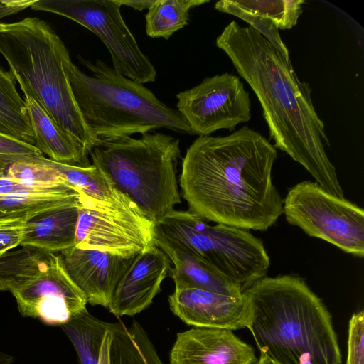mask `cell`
<instances>
[{
	"label": "cell",
	"mask_w": 364,
	"mask_h": 364,
	"mask_svg": "<svg viewBox=\"0 0 364 364\" xmlns=\"http://www.w3.org/2000/svg\"><path fill=\"white\" fill-rule=\"evenodd\" d=\"M27 216H16V215H9V216H0V227L9 224L15 223L20 222L26 219Z\"/></svg>",
	"instance_id": "cell-34"
},
{
	"label": "cell",
	"mask_w": 364,
	"mask_h": 364,
	"mask_svg": "<svg viewBox=\"0 0 364 364\" xmlns=\"http://www.w3.org/2000/svg\"><path fill=\"white\" fill-rule=\"evenodd\" d=\"M235 6L270 19L278 29H291L302 14L304 0H230Z\"/></svg>",
	"instance_id": "cell-26"
},
{
	"label": "cell",
	"mask_w": 364,
	"mask_h": 364,
	"mask_svg": "<svg viewBox=\"0 0 364 364\" xmlns=\"http://www.w3.org/2000/svg\"><path fill=\"white\" fill-rule=\"evenodd\" d=\"M256 364H276L263 355H260Z\"/></svg>",
	"instance_id": "cell-36"
},
{
	"label": "cell",
	"mask_w": 364,
	"mask_h": 364,
	"mask_svg": "<svg viewBox=\"0 0 364 364\" xmlns=\"http://www.w3.org/2000/svg\"><path fill=\"white\" fill-rule=\"evenodd\" d=\"M79 206L78 199L26 218L21 246L51 253L75 246Z\"/></svg>",
	"instance_id": "cell-17"
},
{
	"label": "cell",
	"mask_w": 364,
	"mask_h": 364,
	"mask_svg": "<svg viewBox=\"0 0 364 364\" xmlns=\"http://www.w3.org/2000/svg\"><path fill=\"white\" fill-rule=\"evenodd\" d=\"M122 6L121 0H40L31 8L54 13L82 25L105 45L117 72L141 84L154 82L155 67L126 25Z\"/></svg>",
	"instance_id": "cell-9"
},
{
	"label": "cell",
	"mask_w": 364,
	"mask_h": 364,
	"mask_svg": "<svg viewBox=\"0 0 364 364\" xmlns=\"http://www.w3.org/2000/svg\"><path fill=\"white\" fill-rule=\"evenodd\" d=\"M155 243L205 261L242 291L266 277L270 260L262 241L247 230L211 225L188 210H173L155 225Z\"/></svg>",
	"instance_id": "cell-7"
},
{
	"label": "cell",
	"mask_w": 364,
	"mask_h": 364,
	"mask_svg": "<svg viewBox=\"0 0 364 364\" xmlns=\"http://www.w3.org/2000/svg\"><path fill=\"white\" fill-rule=\"evenodd\" d=\"M7 154L43 156L35 146L0 133V155Z\"/></svg>",
	"instance_id": "cell-30"
},
{
	"label": "cell",
	"mask_w": 364,
	"mask_h": 364,
	"mask_svg": "<svg viewBox=\"0 0 364 364\" xmlns=\"http://www.w3.org/2000/svg\"><path fill=\"white\" fill-rule=\"evenodd\" d=\"M14 360L13 356L0 351V364H11Z\"/></svg>",
	"instance_id": "cell-35"
},
{
	"label": "cell",
	"mask_w": 364,
	"mask_h": 364,
	"mask_svg": "<svg viewBox=\"0 0 364 364\" xmlns=\"http://www.w3.org/2000/svg\"><path fill=\"white\" fill-rule=\"evenodd\" d=\"M79 200L75 247L128 256L155 245V223L130 199L109 203L80 196Z\"/></svg>",
	"instance_id": "cell-11"
},
{
	"label": "cell",
	"mask_w": 364,
	"mask_h": 364,
	"mask_svg": "<svg viewBox=\"0 0 364 364\" xmlns=\"http://www.w3.org/2000/svg\"><path fill=\"white\" fill-rule=\"evenodd\" d=\"M346 364H364V312L354 313L349 321Z\"/></svg>",
	"instance_id": "cell-28"
},
{
	"label": "cell",
	"mask_w": 364,
	"mask_h": 364,
	"mask_svg": "<svg viewBox=\"0 0 364 364\" xmlns=\"http://www.w3.org/2000/svg\"><path fill=\"white\" fill-rule=\"evenodd\" d=\"M14 296L24 317L49 326H62L85 309L82 291L70 278L59 255L41 252L34 262L0 285Z\"/></svg>",
	"instance_id": "cell-10"
},
{
	"label": "cell",
	"mask_w": 364,
	"mask_h": 364,
	"mask_svg": "<svg viewBox=\"0 0 364 364\" xmlns=\"http://www.w3.org/2000/svg\"><path fill=\"white\" fill-rule=\"evenodd\" d=\"M111 328V327H110ZM110 328L107 332L100 349L98 364H109Z\"/></svg>",
	"instance_id": "cell-32"
},
{
	"label": "cell",
	"mask_w": 364,
	"mask_h": 364,
	"mask_svg": "<svg viewBox=\"0 0 364 364\" xmlns=\"http://www.w3.org/2000/svg\"><path fill=\"white\" fill-rule=\"evenodd\" d=\"M122 4L132 7L135 10L141 11L145 9H148L155 2L156 0H144V1H130V0H121Z\"/></svg>",
	"instance_id": "cell-33"
},
{
	"label": "cell",
	"mask_w": 364,
	"mask_h": 364,
	"mask_svg": "<svg viewBox=\"0 0 364 364\" xmlns=\"http://www.w3.org/2000/svg\"><path fill=\"white\" fill-rule=\"evenodd\" d=\"M67 50L41 19L28 17L0 23V53L24 96L35 100L58 126L81 141L90 154L99 139L85 124L64 70Z\"/></svg>",
	"instance_id": "cell-5"
},
{
	"label": "cell",
	"mask_w": 364,
	"mask_h": 364,
	"mask_svg": "<svg viewBox=\"0 0 364 364\" xmlns=\"http://www.w3.org/2000/svg\"><path fill=\"white\" fill-rule=\"evenodd\" d=\"M24 103L34 134V145L42 154L65 164L91 165L89 151L81 141L58 126L32 98L25 97Z\"/></svg>",
	"instance_id": "cell-18"
},
{
	"label": "cell",
	"mask_w": 364,
	"mask_h": 364,
	"mask_svg": "<svg viewBox=\"0 0 364 364\" xmlns=\"http://www.w3.org/2000/svg\"><path fill=\"white\" fill-rule=\"evenodd\" d=\"M51 164L83 198L109 203L129 199L120 193L108 177L92 164L88 166H77L51 160Z\"/></svg>",
	"instance_id": "cell-24"
},
{
	"label": "cell",
	"mask_w": 364,
	"mask_h": 364,
	"mask_svg": "<svg viewBox=\"0 0 364 364\" xmlns=\"http://www.w3.org/2000/svg\"><path fill=\"white\" fill-rule=\"evenodd\" d=\"M176 98L178 111L199 136L220 129L235 131L251 118L249 93L240 77L228 73L205 77Z\"/></svg>",
	"instance_id": "cell-12"
},
{
	"label": "cell",
	"mask_w": 364,
	"mask_h": 364,
	"mask_svg": "<svg viewBox=\"0 0 364 364\" xmlns=\"http://www.w3.org/2000/svg\"><path fill=\"white\" fill-rule=\"evenodd\" d=\"M168 304L176 316L193 327L235 331L248 324L243 293L232 296L197 288H180L168 296Z\"/></svg>",
	"instance_id": "cell-14"
},
{
	"label": "cell",
	"mask_w": 364,
	"mask_h": 364,
	"mask_svg": "<svg viewBox=\"0 0 364 364\" xmlns=\"http://www.w3.org/2000/svg\"><path fill=\"white\" fill-rule=\"evenodd\" d=\"M58 255L68 276L82 291L87 303L106 308L137 255L123 256L75 246Z\"/></svg>",
	"instance_id": "cell-13"
},
{
	"label": "cell",
	"mask_w": 364,
	"mask_h": 364,
	"mask_svg": "<svg viewBox=\"0 0 364 364\" xmlns=\"http://www.w3.org/2000/svg\"><path fill=\"white\" fill-rule=\"evenodd\" d=\"M77 58L90 75L73 64L68 50L63 55V68L84 121L98 139L160 128L193 134L178 109L160 101L143 84L122 75L100 60Z\"/></svg>",
	"instance_id": "cell-4"
},
{
	"label": "cell",
	"mask_w": 364,
	"mask_h": 364,
	"mask_svg": "<svg viewBox=\"0 0 364 364\" xmlns=\"http://www.w3.org/2000/svg\"><path fill=\"white\" fill-rule=\"evenodd\" d=\"M215 44L257 97L274 147L301 164L326 191L345 198L325 150L330 143L311 90L300 81L291 60L254 28L235 21L224 28Z\"/></svg>",
	"instance_id": "cell-2"
},
{
	"label": "cell",
	"mask_w": 364,
	"mask_h": 364,
	"mask_svg": "<svg viewBox=\"0 0 364 364\" xmlns=\"http://www.w3.org/2000/svg\"><path fill=\"white\" fill-rule=\"evenodd\" d=\"M277 149L244 126L227 136H200L182 159L179 177L188 210L207 221L267 230L283 214L273 183Z\"/></svg>",
	"instance_id": "cell-1"
},
{
	"label": "cell",
	"mask_w": 364,
	"mask_h": 364,
	"mask_svg": "<svg viewBox=\"0 0 364 364\" xmlns=\"http://www.w3.org/2000/svg\"><path fill=\"white\" fill-rule=\"evenodd\" d=\"M80 193L73 187L10 194L0 196V216H31L77 200Z\"/></svg>",
	"instance_id": "cell-23"
},
{
	"label": "cell",
	"mask_w": 364,
	"mask_h": 364,
	"mask_svg": "<svg viewBox=\"0 0 364 364\" xmlns=\"http://www.w3.org/2000/svg\"><path fill=\"white\" fill-rule=\"evenodd\" d=\"M0 227V257L10 250L21 246L25 220Z\"/></svg>",
	"instance_id": "cell-29"
},
{
	"label": "cell",
	"mask_w": 364,
	"mask_h": 364,
	"mask_svg": "<svg viewBox=\"0 0 364 364\" xmlns=\"http://www.w3.org/2000/svg\"><path fill=\"white\" fill-rule=\"evenodd\" d=\"M242 293L260 355L276 364H342L331 314L303 278L266 276Z\"/></svg>",
	"instance_id": "cell-3"
},
{
	"label": "cell",
	"mask_w": 364,
	"mask_h": 364,
	"mask_svg": "<svg viewBox=\"0 0 364 364\" xmlns=\"http://www.w3.org/2000/svg\"><path fill=\"white\" fill-rule=\"evenodd\" d=\"M287 221L310 237L331 243L355 257L364 256V211L333 196L316 182L304 181L283 200Z\"/></svg>",
	"instance_id": "cell-8"
},
{
	"label": "cell",
	"mask_w": 364,
	"mask_h": 364,
	"mask_svg": "<svg viewBox=\"0 0 364 364\" xmlns=\"http://www.w3.org/2000/svg\"><path fill=\"white\" fill-rule=\"evenodd\" d=\"M14 80L0 66V133L35 146L24 100L17 92Z\"/></svg>",
	"instance_id": "cell-21"
},
{
	"label": "cell",
	"mask_w": 364,
	"mask_h": 364,
	"mask_svg": "<svg viewBox=\"0 0 364 364\" xmlns=\"http://www.w3.org/2000/svg\"><path fill=\"white\" fill-rule=\"evenodd\" d=\"M109 364H164L141 325L111 323Z\"/></svg>",
	"instance_id": "cell-20"
},
{
	"label": "cell",
	"mask_w": 364,
	"mask_h": 364,
	"mask_svg": "<svg viewBox=\"0 0 364 364\" xmlns=\"http://www.w3.org/2000/svg\"><path fill=\"white\" fill-rule=\"evenodd\" d=\"M173 262L174 267L170 274L176 289L197 288L221 294L238 296L242 289L215 268L198 257L156 242Z\"/></svg>",
	"instance_id": "cell-19"
},
{
	"label": "cell",
	"mask_w": 364,
	"mask_h": 364,
	"mask_svg": "<svg viewBox=\"0 0 364 364\" xmlns=\"http://www.w3.org/2000/svg\"><path fill=\"white\" fill-rule=\"evenodd\" d=\"M252 346L224 328L193 327L179 332L169 364H256Z\"/></svg>",
	"instance_id": "cell-15"
},
{
	"label": "cell",
	"mask_w": 364,
	"mask_h": 364,
	"mask_svg": "<svg viewBox=\"0 0 364 364\" xmlns=\"http://www.w3.org/2000/svg\"><path fill=\"white\" fill-rule=\"evenodd\" d=\"M179 139L161 132L103 138L92 148V164L155 225L181 204L176 178Z\"/></svg>",
	"instance_id": "cell-6"
},
{
	"label": "cell",
	"mask_w": 364,
	"mask_h": 364,
	"mask_svg": "<svg viewBox=\"0 0 364 364\" xmlns=\"http://www.w3.org/2000/svg\"><path fill=\"white\" fill-rule=\"evenodd\" d=\"M208 0H156L145 15L146 32L151 38L168 40L188 23L189 11Z\"/></svg>",
	"instance_id": "cell-25"
},
{
	"label": "cell",
	"mask_w": 364,
	"mask_h": 364,
	"mask_svg": "<svg viewBox=\"0 0 364 364\" xmlns=\"http://www.w3.org/2000/svg\"><path fill=\"white\" fill-rule=\"evenodd\" d=\"M171 269L170 259L156 245L138 254L116 288L109 311L134 316L148 308Z\"/></svg>",
	"instance_id": "cell-16"
},
{
	"label": "cell",
	"mask_w": 364,
	"mask_h": 364,
	"mask_svg": "<svg viewBox=\"0 0 364 364\" xmlns=\"http://www.w3.org/2000/svg\"><path fill=\"white\" fill-rule=\"evenodd\" d=\"M36 1H0V18L16 14L31 6Z\"/></svg>",
	"instance_id": "cell-31"
},
{
	"label": "cell",
	"mask_w": 364,
	"mask_h": 364,
	"mask_svg": "<svg viewBox=\"0 0 364 364\" xmlns=\"http://www.w3.org/2000/svg\"><path fill=\"white\" fill-rule=\"evenodd\" d=\"M215 9L220 12L233 15L249 23L250 27L266 38L288 60H291L289 50L279 35V29L270 19L242 10L233 5L230 0L216 2Z\"/></svg>",
	"instance_id": "cell-27"
},
{
	"label": "cell",
	"mask_w": 364,
	"mask_h": 364,
	"mask_svg": "<svg viewBox=\"0 0 364 364\" xmlns=\"http://www.w3.org/2000/svg\"><path fill=\"white\" fill-rule=\"evenodd\" d=\"M60 327L73 343L80 364H98L101 346L111 323L100 320L86 309Z\"/></svg>",
	"instance_id": "cell-22"
}]
</instances>
